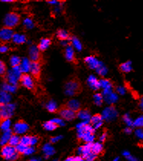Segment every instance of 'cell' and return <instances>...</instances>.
Listing matches in <instances>:
<instances>
[{"label":"cell","mask_w":143,"mask_h":161,"mask_svg":"<svg viewBox=\"0 0 143 161\" xmlns=\"http://www.w3.org/2000/svg\"><path fill=\"white\" fill-rule=\"evenodd\" d=\"M2 120V116H1V112H0V121Z\"/></svg>","instance_id":"obj_63"},{"label":"cell","mask_w":143,"mask_h":161,"mask_svg":"<svg viewBox=\"0 0 143 161\" xmlns=\"http://www.w3.org/2000/svg\"><path fill=\"white\" fill-rule=\"evenodd\" d=\"M64 161H76V159H75V157H70L66 159Z\"/></svg>","instance_id":"obj_57"},{"label":"cell","mask_w":143,"mask_h":161,"mask_svg":"<svg viewBox=\"0 0 143 161\" xmlns=\"http://www.w3.org/2000/svg\"><path fill=\"white\" fill-rule=\"evenodd\" d=\"M123 120H124V122L126 124V125L128 126V127H131L133 126L134 120L131 118V117L128 114H125L124 116H123Z\"/></svg>","instance_id":"obj_38"},{"label":"cell","mask_w":143,"mask_h":161,"mask_svg":"<svg viewBox=\"0 0 143 161\" xmlns=\"http://www.w3.org/2000/svg\"><path fill=\"white\" fill-rule=\"evenodd\" d=\"M106 133H103V134L100 136V142H104V141H106Z\"/></svg>","instance_id":"obj_51"},{"label":"cell","mask_w":143,"mask_h":161,"mask_svg":"<svg viewBox=\"0 0 143 161\" xmlns=\"http://www.w3.org/2000/svg\"><path fill=\"white\" fill-rule=\"evenodd\" d=\"M113 161H119V158H118V157H117V158L114 159V160H113Z\"/></svg>","instance_id":"obj_62"},{"label":"cell","mask_w":143,"mask_h":161,"mask_svg":"<svg viewBox=\"0 0 143 161\" xmlns=\"http://www.w3.org/2000/svg\"><path fill=\"white\" fill-rule=\"evenodd\" d=\"M52 121L54 122L55 124H56L58 127H60V126H64V121L63 120V119H59V118H55V119H53V120H51Z\"/></svg>","instance_id":"obj_47"},{"label":"cell","mask_w":143,"mask_h":161,"mask_svg":"<svg viewBox=\"0 0 143 161\" xmlns=\"http://www.w3.org/2000/svg\"><path fill=\"white\" fill-rule=\"evenodd\" d=\"M1 156L3 159L7 161H15L19 158V153L16 148L10 145H6L3 147L1 150Z\"/></svg>","instance_id":"obj_2"},{"label":"cell","mask_w":143,"mask_h":161,"mask_svg":"<svg viewBox=\"0 0 143 161\" xmlns=\"http://www.w3.org/2000/svg\"><path fill=\"white\" fill-rule=\"evenodd\" d=\"M21 142V136L19 135H17V134H13V136H11L9 140V142H8V145L10 146L14 147H16Z\"/></svg>","instance_id":"obj_31"},{"label":"cell","mask_w":143,"mask_h":161,"mask_svg":"<svg viewBox=\"0 0 143 161\" xmlns=\"http://www.w3.org/2000/svg\"><path fill=\"white\" fill-rule=\"evenodd\" d=\"M64 105L67 106L69 109H71V111H74L77 114L81 110V103L77 100H69L66 104H64Z\"/></svg>","instance_id":"obj_16"},{"label":"cell","mask_w":143,"mask_h":161,"mask_svg":"<svg viewBox=\"0 0 143 161\" xmlns=\"http://www.w3.org/2000/svg\"><path fill=\"white\" fill-rule=\"evenodd\" d=\"M96 158H97V155L91 153L90 155L87 156L86 158H85V161H94Z\"/></svg>","instance_id":"obj_49"},{"label":"cell","mask_w":143,"mask_h":161,"mask_svg":"<svg viewBox=\"0 0 143 161\" xmlns=\"http://www.w3.org/2000/svg\"><path fill=\"white\" fill-rule=\"evenodd\" d=\"M50 44H51V41L49 38H42L38 45V48L41 52H44L50 46Z\"/></svg>","instance_id":"obj_25"},{"label":"cell","mask_w":143,"mask_h":161,"mask_svg":"<svg viewBox=\"0 0 143 161\" xmlns=\"http://www.w3.org/2000/svg\"><path fill=\"white\" fill-rule=\"evenodd\" d=\"M11 120L10 119H3L0 121V129L4 132L11 130Z\"/></svg>","instance_id":"obj_27"},{"label":"cell","mask_w":143,"mask_h":161,"mask_svg":"<svg viewBox=\"0 0 143 161\" xmlns=\"http://www.w3.org/2000/svg\"><path fill=\"white\" fill-rule=\"evenodd\" d=\"M6 65L3 61L0 60V76H5L6 75Z\"/></svg>","instance_id":"obj_43"},{"label":"cell","mask_w":143,"mask_h":161,"mask_svg":"<svg viewBox=\"0 0 143 161\" xmlns=\"http://www.w3.org/2000/svg\"><path fill=\"white\" fill-rule=\"evenodd\" d=\"M29 161H41L40 158H31Z\"/></svg>","instance_id":"obj_60"},{"label":"cell","mask_w":143,"mask_h":161,"mask_svg":"<svg viewBox=\"0 0 143 161\" xmlns=\"http://www.w3.org/2000/svg\"><path fill=\"white\" fill-rule=\"evenodd\" d=\"M58 114L63 120H72L77 117V113H75L74 111H71V109H69L67 106H65L64 104L61 106V108L58 109Z\"/></svg>","instance_id":"obj_6"},{"label":"cell","mask_w":143,"mask_h":161,"mask_svg":"<svg viewBox=\"0 0 143 161\" xmlns=\"http://www.w3.org/2000/svg\"><path fill=\"white\" fill-rule=\"evenodd\" d=\"M133 126L138 128H142L143 127V114L142 116L139 117L134 120L133 122Z\"/></svg>","instance_id":"obj_37"},{"label":"cell","mask_w":143,"mask_h":161,"mask_svg":"<svg viewBox=\"0 0 143 161\" xmlns=\"http://www.w3.org/2000/svg\"><path fill=\"white\" fill-rule=\"evenodd\" d=\"M124 131H125V133H126V134H130L132 132V127H127L126 128H125V130H124Z\"/></svg>","instance_id":"obj_53"},{"label":"cell","mask_w":143,"mask_h":161,"mask_svg":"<svg viewBox=\"0 0 143 161\" xmlns=\"http://www.w3.org/2000/svg\"><path fill=\"white\" fill-rule=\"evenodd\" d=\"M12 97L10 94L7 93L4 91H0V105L2 104H6L10 103Z\"/></svg>","instance_id":"obj_22"},{"label":"cell","mask_w":143,"mask_h":161,"mask_svg":"<svg viewBox=\"0 0 143 161\" xmlns=\"http://www.w3.org/2000/svg\"><path fill=\"white\" fill-rule=\"evenodd\" d=\"M9 51V47L6 45H0V53L4 54Z\"/></svg>","instance_id":"obj_46"},{"label":"cell","mask_w":143,"mask_h":161,"mask_svg":"<svg viewBox=\"0 0 143 161\" xmlns=\"http://www.w3.org/2000/svg\"><path fill=\"white\" fill-rule=\"evenodd\" d=\"M103 116L100 114H94L93 117H91L90 118V125L93 127L94 129H98L100 128L101 126L103 125Z\"/></svg>","instance_id":"obj_14"},{"label":"cell","mask_w":143,"mask_h":161,"mask_svg":"<svg viewBox=\"0 0 143 161\" xmlns=\"http://www.w3.org/2000/svg\"><path fill=\"white\" fill-rule=\"evenodd\" d=\"M117 117V111L115 110V108L113 107L107 108L105 111H103V118L105 119L107 121H111V120H114L115 118Z\"/></svg>","instance_id":"obj_13"},{"label":"cell","mask_w":143,"mask_h":161,"mask_svg":"<svg viewBox=\"0 0 143 161\" xmlns=\"http://www.w3.org/2000/svg\"><path fill=\"white\" fill-rule=\"evenodd\" d=\"M103 150V146L101 143H93L92 145V153L95 155L100 154Z\"/></svg>","instance_id":"obj_28"},{"label":"cell","mask_w":143,"mask_h":161,"mask_svg":"<svg viewBox=\"0 0 143 161\" xmlns=\"http://www.w3.org/2000/svg\"><path fill=\"white\" fill-rule=\"evenodd\" d=\"M31 136L29 135H23L21 136V142L20 143L25 145L26 147L31 146Z\"/></svg>","instance_id":"obj_35"},{"label":"cell","mask_w":143,"mask_h":161,"mask_svg":"<svg viewBox=\"0 0 143 161\" xmlns=\"http://www.w3.org/2000/svg\"><path fill=\"white\" fill-rule=\"evenodd\" d=\"M13 133L12 130L4 131V132L2 134V135L0 136V146L4 147L6 146V145H8V142H9L10 138L13 136Z\"/></svg>","instance_id":"obj_17"},{"label":"cell","mask_w":143,"mask_h":161,"mask_svg":"<svg viewBox=\"0 0 143 161\" xmlns=\"http://www.w3.org/2000/svg\"><path fill=\"white\" fill-rule=\"evenodd\" d=\"M75 159H76V161H85V159L81 156H77L75 157Z\"/></svg>","instance_id":"obj_56"},{"label":"cell","mask_w":143,"mask_h":161,"mask_svg":"<svg viewBox=\"0 0 143 161\" xmlns=\"http://www.w3.org/2000/svg\"><path fill=\"white\" fill-rule=\"evenodd\" d=\"M89 86L91 87L93 90H99L101 87L100 80H98L94 76H90L87 80Z\"/></svg>","instance_id":"obj_20"},{"label":"cell","mask_w":143,"mask_h":161,"mask_svg":"<svg viewBox=\"0 0 143 161\" xmlns=\"http://www.w3.org/2000/svg\"><path fill=\"white\" fill-rule=\"evenodd\" d=\"M24 26L27 29H31V28L34 26V22L33 21L31 20L30 18H26L23 22Z\"/></svg>","instance_id":"obj_39"},{"label":"cell","mask_w":143,"mask_h":161,"mask_svg":"<svg viewBox=\"0 0 143 161\" xmlns=\"http://www.w3.org/2000/svg\"><path fill=\"white\" fill-rule=\"evenodd\" d=\"M10 64H11L12 68L19 67L22 62V58L17 55H13L9 59Z\"/></svg>","instance_id":"obj_32"},{"label":"cell","mask_w":143,"mask_h":161,"mask_svg":"<svg viewBox=\"0 0 143 161\" xmlns=\"http://www.w3.org/2000/svg\"><path fill=\"white\" fill-rule=\"evenodd\" d=\"M71 40H72V43L75 48H76L77 50L81 51L82 49V45H81V42H80L76 37L71 38Z\"/></svg>","instance_id":"obj_40"},{"label":"cell","mask_w":143,"mask_h":161,"mask_svg":"<svg viewBox=\"0 0 143 161\" xmlns=\"http://www.w3.org/2000/svg\"><path fill=\"white\" fill-rule=\"evenodd\" d=\"M21 18L20 15L16 13L11 12V13H7L5 16L3 23H4V27L8 28V29H13L18 26L20 23Z\"/></svg>","instance_id":"obj_3"},{"label":"cell","mask_w":143,"mask_h":161,"mask_svg":"<svg viewBox=\"0 0 143 161\" xmlns=\"http://www.w3.org/2000/svg\"><path fill=\"white\" fill-rule=\"evenodd\" d=\"M38 142V137L36 136H31V147H34Z\"/></svg>","instance_id":"obj_48"},{"label":"cell","mask_w":143,"mask_h":161,"mask_svg":"<svg viewBox=\"0 0 143 161\" xmlns=\"http://www.w3.org/2000/svg\"><path fill=\"white\" fill-rule=\"evenodd\" d=\"M57 37L61 41H67L71 38V35L68 31L64 29H59L57 31Z\"/></svg>","instance_id":"obj_24"},{"label":"cell","mask_w":143,"mask_h":161,"mask_svg":"<svg viewBox=\"0 0 143 161\" xmlns=\"http://www.w3.org/2000/svg\"><path fill=\"white\" fill-rule=\"evenodd\" d=\"M30 67H31V61L30 59L26 58H22V62H21L20 68L21 71H22V74H28L29 71H30Z\"/></svg>","instance_id":"obj_18"},{"label":"cell","mask_w":143,"mask_h":161,"mask_svg":"<svg viewBox=\"0 0 143 161\" xmlns=\"http://www.w3.org/2000/svg\"><path fill=\"white\" fill-rule=\"evenodd\" d=\"M27 147H28L25 146V145L22 144V143H19V144L15 148H16V150H17V152H18L19 154H23L24 155L25 154V150H26V149H27Z\"/></svg>","instance_id":"obj_42"},{"label":"cell","mask_w":143,"mask_h":161,"mask_svg":"<svg viewBox=\"0 0 143 161\" xmlns=\"http://www.w3.org/2000/svg\"><path fill=\"white\" fill-rule=\"evenodd\" d=\"M135 135L139 139L143 141V129L142 128H138L135 130Z\"/></svg>","instance_id":"obj_45"},{"label":"cell","mask_w":143,"mask_h":161,"mask_svg":"<svg viewBox=\"0 0 143 161\" xmlns=\"http://www.w3.org/2000/svg\"><path fill=\"white\" fill-rule=\"evenodd\" d=\"M45 107H46L47 110H48L49 112H51V113H55V112L58 111L56 103L53 101H48V102L46 104V106Z\"/></svg>","instance_id":"obj_34"},{"label":"cell","mask_w":143,"mask_h":161,"mask_svg":"<svg viewBox=\"0 0 143 161\" xmlns=\"http://www.w3.org/2000/svg\"><path fill=\"white\" fill-rule=\"evenodd\" d=\"M2 3H14V1L13 0H2Z\"/></svg>","instance_id":"obj_59"},{"label":"cell","mask_w":143,"mask_h":161,"mask_svg":"<svg viewBox=\"0 0 143 161\" xmlns=\"http://www.w3.org/2000/svg\"><path fill=\"white\" fill-rule=\"evenodd\" d=\"M100 83L101 87H103L104 90H109V89H111V87H112V84L109 80L102 79L100 80Z\"/></svg>","instance_id":"obj_36"},{"label":"cell","mask_w":143,"mask_h":161,"mask_svg":"<svg viewBox=\"0 0 143 161\" xmlns=\"http://www.w3.org/2000/svg\"><path fill=\"white\" fill-rule=\"evenodd\" d=\"M22 75V71H21L20 68L19 67H15L13 68L12 70L7 71L6 75H5V79L7 83L10 84V85H17V84L19 83V80H20L21 75Z\"/></svg>","instance_id":"obj_4"},{"label":"cell","mask_w":143,"mask_h":161,"mask_svg":"<svg viewBox=\"0 0 143 161\" xmlns=\"http://www.w3.org/2000/svg\"><path fill=\"white\" fill-rule=\"evenodd\" d=\"M15 34L13 29L3 27L0 29V40L2 42H9L13 40V36Z\"/></svg>","instance_id":"obj_11"},{"label":"cell","mask_w":143,"mask_h":161,"mask_svg":"<svg viewBox=\"0 0 143 161\" xmlns=\"http://www.w3.org/2000/svg\"><path fill=\"white\" fill-rule=\"evenodd\" d=\"M94 101H95V104L97 105H101L103 101V97L102 96L101 94H97L94 95Z\"/></svg>","instance_id":"obj_41"},{"label":"cell","mask_w":143,"mask_h":161,"mask_svg":"<svg viewBox=\"0 0 143 161\" xmlns=\"http://www.w3.org/2000/svg\"><path fill=\"white\" fill-rule=\"evenodd\" d=\"M34 152H35V150H34V147L29 146V147H28L27 149H26L25 153V154H24V155H25V156L31 155V154H33Z\"/></svg>","instance_id":"obj_44"},{"label":"cell","mask_w":143,"mask_h":161,"mask_svg":"<svg viewBox=\"0 0 143 161\" xmlns=\"http://www.w3.org/2000/svg\"><path fill=\"white\" fill-rule=\"evenodd\" d=\"M29 58H30L31 62H41L42 56H41V51L38 48V45H32L29 47Z\"/></svg>","instance_id":"obj_9"},{"label":"cell","mask_w":143,"mask_h":161,"mask_svg":"<svg viewBox=\"0 0 143 161\" xmlns=\"http://www.w3.org/2000/svg\"><path fill=\"white\" fill-rule=\"evenodd\" d=\"M117 92H118L120 94H125V90L123 88V87H118Z\"/></svg>","instance_id":"obj_55"},{"label":"cell","mask_w":143,"mask_h":161,"mask_svg":"<svg viewBox=\"0 0 143 161\" xmlns=\"http://www.w3.org/2000/svg\"><path fill=\"white\" fill-rule=\"evenodd\" d=\"M27 41V38L25 35L19 34V33H15L13 38V42L16 45H22L25 43Z\"/></svg>","instance_id":"obj_23"},{"label":"cell","mask_w":143,"mask_h":161,"mask_svg":"<svg viewBox=\"0 0 143 161\" xmlns=\"http://www.w3.org/2000/svg\"><path fill=\"white\" fill-rule=\"evenodd\" d=\"M139 108L141 109V111H143V97H141L140 101H139Z\"/></svg>","instance_id":"obj_54"},{"label":"cell","mask_w":143,"mask_h":161,"mask_svg":"<svg viewBox=\"0 0 143 161\" xmlns=\"http://www.w3.org/2000/svg\"><path fill=\"white\" fill-rule=\"evenodd\" d=\"M30 72L31 75H32V78H34L35 80H39L40 78H41V63L31 62Z\"/></svg>","instance_id":"obj_10"},{"label":"cell","mask_w":143,"mask_h":161,"mask_svg":"<svg viewBox=\"0 0 143 161\" xmlns=\"http://www.w3.org/2000/svg\"><path fill=\"white\" fill-rule=\"evenodd\" d=\"M15 108H16L15 104H13V103H8V104L0 105L2 120H3V119H10V118L13 117V115L14 114Z\"/></svg>","instance_id":"obj_5"},{"label":"cell","mask_w":143,"mask_h":161,"mask_svg":"<svg viewBox=\"0 0 143 161\" xmlns=\"http://www.w3.org/2000/svg\"><path fill=\"white\" fill-rule=\"evenodd\" d=\"M17 89H18V86L17 85H10V84L7 83V82H4L2 85V91H4V92H6L8 94L15 93L17 91Z\"/></svg>","instance_id":"obj_21"},{"label":"cell","mask_w":143,"mask_h":161,"mask_svg":"<svg viewBox=\"0 0 143 161\" xmlns=\"http://www.w3.org/2000/svg\"><path fill=\"white\" fill-rule=\"evenodd\" d=\"M43 127L45 130L48 131H52L55 130V129H57V127H58V126H57L56 124L54 123L52 120H49V121L45 122V123L43 124Z\"/></svg>","instance_id":"obj_33"},{"label":"cell","mask_w":143,"mask_h":161,"mask_svg":"<svg viewBox=\"0 0 143 161\" xmlns=\"http://www.w3.org/2000/svg\"><path fill=\"white\" fill-rule=\"evenodd\" d=\"M123 155L125 157H126V158H127V157H130V152H129V151H124L123 153Z\"/></svg>","instance_id":"obj_58"},{"label":"cell","mask_w":143,"mask_h":161,"mask_svg":"<svg viewBox=\"0 0 143 161\" xmlns=\"http://www.w3.org/2000/svg\"><path fill=\"white\" fill-rule=\"evenodd\" d=\"M55 161H58V160H55Z\"/></svg>","instance_id":"obj_64"},{"label":"cell","mask_w":143,"mask_h":161,"mask_svg":"<svg viewBox=\"0 0 143 161\" xmlns=\"http://www.w3.org/2000/svg\"><path fill=\"white\" fill-rule=\"evenodd\" d=\"M92 145H93V143H87L83 146L80 147L78 148L79 156H81L84 159L86 158L87 156H89L92 153Z\"/></svg>","instance_id":"obj_12"},{"label":"cell","mask_w":143,"mask_h":161,"mask_svg":"<svg viewBox=\"0 0 143 161\" xmlns=\"http://www.w3.org/2000/svg\"><path fill=\"white\" fill-rule=\"evenodd\" d=\"M64 56L68 62L74 63V64H77V60L75 57L74 48L71 46H68L66 48L65 51H64Z\"/></svg>","instance_id":"obj_15"},{"label":"cell","mask_w":143,"mask_h":161,"mask_svg":"<svg viewBox=\"0 0 143 161\" xmlns=\"http://www.w3.org/2000/svg\"><path fill=\"white\" fill-rule=\"evenodd\" d=\"M126 159L129 161H139V160H138L136 157H132V156H131V155L130 156V157H127Z\"/></svg>","instance_id":"obj_52"},{"label":"cell","mask_w":143,"mask_h":161,"mask_svg":"<svg viewBox=\"0 0 143 161\" xmlns=\"http://www.w3.org/2000/svg\"><path fill=\"white\" fill-rule=\"evenodd\" d=\"M42 150H43L44 153H45V157H50V156H52L54 153H55V149H54L53 147H52L50 144H48V143H47V144H45V146L43 147Z\"/></svg>","instance_id":"obj_30"},{"label":"cell","mask_w":143,"mask_h":161,"mask_svg":"<svg viewBox=\"0 0 143 161\" xmlns=\"http://www.w3.org/2000/svg\"><path fill=\"white\" fill-rule=\"evenodd\" d=\"M77 117H78L79 118L82 119V120H86V121H87V120H90V118H91L90 111H89L87 109H81V111L77 114Z\"/></svg>","instance_id":"obj_26"},{"label":"cell","mask_w":143,"mask_h":161,"mask_svg":"<svg viewBox=\"0 0 143 161\" xmlns=\"http://www.w3.org/2000/svg\"><path fill=\"white\" fill-rule=\"evenodd\" d=\"M47 3H49V4H56V3H57V1H48Z\"/></svg>","instance_id":"obj_61"},{"label":"cell","mask_w":143,"mask_h":161,"mask_svg":"<svg viewBox=\"0 0 143 161\" xmlns=\"http://www.w3.org/2000/svg\"><path fill=\"white\" fill-rule=\"evenodd\" d=\"M29 130V126L24 120H19L13 126V133L17 135L25 134Z\"/></svg>","instance_id":"obj_8"},{"label":"cell","mask_w":143,"mask_h":161,"mask_svg":"<svg viewBox=\"0 0 143 161\" xmlns=\"http://www.w3.org/2000/svg\"><path fill=\"white\" fill-rule=\"evenodd\" d=\"M19 82L21 83V85L25 87L26 89L30 91H34L35 88V85H34V80L32 77L29 74H22L21 75Z\"/></svg>","instance_id":"obj_7"},{"label":"cell","mask_w":143,"mask_h":161,"mask_svg":"<svg viewBox=\"0 0 143 161\" xmlns=\"http://www.w3.org/2000/svg\"><path fill=\"white\" fill-rule=\"evenodd\" d=\"M64 93L67 96H76L83 91V86L81 80L77 77H72L67 80L64 86Z\"/></svg>","instance_id":"obj_1"},{"label":"cell","mask_w":143,"mask_h":161,"mask_svg":"<svg viewBox=\"0 0 143 161\" xmlns=\"http://www.w3.org/2000/svg\"><path fill=\"white\" fill-rule=\"evenodd\" d=\"M119 70L122 71V72H124V73L130 72V71L132 70V62H131L130 61H128V62H125L124 63L120 64Z\"/></svg>","instance_id":"obj_29"},{"label":"cell","mask_w":143,"mask_h":161,"mask_svg":"<svg viewBox=\"0 0 143 161\" xmlns=\"http://www.w3.org/2000/svg\"><path fill=\"white\" fill-rule=\"evenodd\" d=\"M62 138L61 136H54V137H51L50 138V142L55 143L57 142L58 141H60L61 139Z\"/></svg>","instance_id":"obj_50"},{"label":"cell","mask_w":143,"mask_h":161,"mask_svg":"<svg viewBox=\"0 0 143 161\" xmlns=\"http://www.w3.org/2000/svg\"><path fill=\"white\" fill-rule=\"evenodd\" d=\"M84 62L85 63H87L89 67L90 68H93V69H97V68L99 67V64H100L95 58L92 57V56L85 58Z\"/></svg>","instance_id":"obj_19"}]
</instances>
